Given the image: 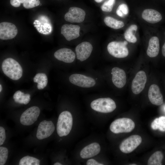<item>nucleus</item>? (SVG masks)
Wrapping results in <instances>:
<instances>
[{
  "label": "nucleus",
  "mask_w": 165,
  "mask_h": 165,
  "mask_svg": "<svg viewBox=\"0 0 165 165\" xmlns=\"http://www.w3.org/2000/svg\"><path fill=\"white\" fill-rule=\"evenodd\" d=\"M2 68L4 73L12 80H18L22 76L21 67L18 62L12 58L4 60L2 64Z\"/></svg>",
  "instance_id": "1"
},
{
  "label": "nucleus",
  "mask_w": 165,
  "mask_h": 165,
  "mask_svg": "<svg viewBox=\"0 0 165 165\" xmlns=\"http://www.w3.org/2000/svg\"><path fill=\"white\" fill-rule=\"evenodd\" d=\"M73 119L71 113L65 111L59 115L57 123V132L60 137L66 136L70 132L72 126Z\"/></svg>",
  "instance_id": "2"
},
{
  "label": "nucleus",
  "mask_w": 165,
  "mask_h": 165,
  "mask_svg": "<svg viewBox=\"0 0 165 165\" xmlns=\"http://www.w3.org/2000/svg\"><path fill=\"white\" fill-rule=\"evenodd\" d=\"M135 123L131 119L123 118L116 119L111 124L110 129L115 134L129 133L134 128Z\"/></svg>",
  "instance_id": "3"
},
{
  "label": "nucleus",
  "mask_w": 165,
  "mask_h": 165,
  "mask_svg": "<svg viewBox=\"0 0 165 165\" xmlns=\"http://www.w3.org/2000/svg\"><path fill=\"white\" fill-rule=\"evenodd\" d=\"M90 106L94 110L103 113L111 112L116 108L115 102L109 97L101 98L95 100L91 102Z\"/></svg>",
  "instance_id": "4"
},
{
  "label": "nucleus",
  "mask_w": 165,
  "mask_h": 165,
  "mask_svg": "<svg viewBox=\"0 0 165 165\" xmlns=\"http://www.w3.org/2000/svg\"><path fill=\"white\" fill-rule=\"evenodd\" d=\"M127 44L126 41L111 42L108 45V51L111 55L115 57H125L129 54L128 50L126 46Z\"/></svg>",
  "instance_id": "5"
},
{
  "label": "nucleus",
  "mask_w": 165,
  "mask_h": 165,
  "mask_svg": "<svg viewBox=\"0 0 165 165\" xmlns=\"http://www.w3.org/2000/svg\"><path fill=\"white\" fill-rule=\"evenodd\" d=\"M40 113V109L38 107H31L21 114L20 118V123L25 126L32 125L37 120Z\"/></svg>",
  "instance_id": "6"
},
{
  "label": "nucleus",
  "mask_w": 165,
  "mask_h": 165,
  "mask_svg": "<svg viewBox=\"0 0 165 165\" xmlns=\"http://www.w3.org/2000/svg\"><path fill=\"white\" fill-rule=\"evenodd\" d=\"M70 82L76 86L83 88H90L96 84L95 80L93 78L78 74L71 75L69 77Z\"/></svg>",
  "instance_id": "7"
},
{
  "label": "nucleus",
  "mask_w": 165,
  "mask_h": 165,
  "mask_svg": "<svg viewBox=\"0 0 165 165\" xmlns=\"http://www.w3.org/2000/svg\"><path fill=\"white\" fill-rule=\"evenodd\" d=\"M141 141L140 136L137 135H132L122 141L119 146L120 149L123 153H130L140 145Z\"/></svg>",
  "instance_id": "8"
},
{
  "label": "nucleus",
  "mask_w": 165,
  "mask_h": 165,
  "mask_svg": "<svg viewBox=\"0 0 165 165\" xmlns=\"http://www.w3.org/2000/svg\"><path fill=\"white\" fill-rule=\"evenodd\" d=\"M18 30L13 24L4 22L0 24V38L8 40L14 38L17 35Z\"/></svg>",
  "instance_id": "9"
},
{
  "label": "nucleus",
  "mask_w": 165,
  "mask_h": 165,
  "mask_svg": "<svg viewBox=\"0 0 165 165\" xmlns=\"http://www.w3.org/2000/svg\"><path fill=\"white\" fill-rule=\"evenodd\" d=\"M85 11L82 9L75 7L69 8L68 11L64 15V19L71 23H80L85 19Z\"/></svg>",
  "instance_id": "10"
},
{
  "label": "nucleus",
  "mask_w": 165,
  "mask_h": 165,
  "mask_svg": "<svg viewBox=\"0 0 165 165\" xmlns=\"http://www.w3.org/2000/svg\"><path fill=\"white\" fill-rule=\"evenodd\" d=\"M55 129L54 125L51 121L44 120L41 122L38 127L36 136L39 140H42L50 136Z\"/></svg>",
  "instance_id": "11"
},
{
  "label": "nucleus",
  "mask_w": 165,
  "mask_h": 165,
  "mask_svg": "<svg viewBox=\"0 0 165 165\" xmlns=\"http://www.w3.org/2000/svg\"><path fill=\"white\" fill-rule=\"evenodd\" d=\"M147 81L145 73L143 71L138 72L133 79L131 84V89L135 94H140L144 89Z\"/></svg>",
  "instance_id": "12"
},
{
  "label": "nucleus",
  "mask_w": 165,
  "mask_h": 165,
  "mask_svg": "<svg viewBox=\"0 0 165 165\" xmlns=\"http://www.w3.org/2000/svg\"><path fill=\"white\" fill-rule=\"evenodd\" d=\"M93 48L92 45L88 42H84L79 44L75 49L77 58L81 61L86 60L90 55Z\"/></svg>",
  "instance_id": "13"
},
{
  "label": "nucleus",
  "mask_w": 165,
  "mask_h": 165,
  "mask_svg": "<svg viewBox=\"0 0 165 165\" xmlns=\"http://www.w3.org/2000/svg\"><path fill=\"white\" fill-rule=\"evenodd\" d=\"M80 27L72 24H65L62 26L61 33L68 41L75 39L80 36Z\"/></svg>",
  "instance_id": "14"
},
{
  "label": "nucleus",
  "mask_w": 165,
  "mask_h": 165,
  "mask_svg": "<svg viewBox=\"0 0 165 165\" xmlns=\"http://www.w3.org/2000/svg\"><path fill=\"white\" fill-rule=\"evenodd\" d=\"M112 81L113 84L117 88L123 87L126 82V73L123 69L117 67L112 70Z\"/></svg>",
  "instance_id": "15"
},
{
  "label": "nucleus",
  "mask_w": 165,
  "mask_h": 165,
  "mask_svg": "<svg viewBox=\"0 0 165 165\" xmlns=\"http://www.w3.org/2000/svg\"><path fill=\"white\" fill-rule=\"evenodd\" d=\"M54 56L58 60L66 63L73 62L75 58L74 52L71 49L65 48L56 51L54 53Z\"/></svg>",
  "instance_id": "16"
},
{
  "label": "nucleus",
  "mask_w": 165,
  "mask_h": 165,
  "mask_svg": "<svg viewBox=\"0 0 165 165\" xmlns=\"http://www.w3.org/2000/svg\"><path fill=\"white\" fill-rule=\"evenodd\" d=\"M148 97L153 105H160L163 103V96L157 85L153 84L150 86L148 91Z\"/></svg>",
  "instance_id": "17"
},
{
  "label": "nucleus",
  "mask_w": 165,
  "mask_h": 165,
  "mask_svg": "<svg viewBox=\"0 0 165 165\" xmlns=\"http://www.w3.org/2000/svg\"><path fill=\"white\" fill-rule=\"evenodd\" d=\"M100 150L99 144L97 142H94L82 149L80 152V156L82 159L89 158L97 155Z\"/></svg>",
  "instance_id": "18"
},
{
  "label": "nucleus",
  "mask_w": 165,
  "mask_h": 165,
  "mask_svg": "<svg viewBox=\"0 0 165 165\" xmlns=\"http://www.w3.org/2000/svg\"><path fill=\"white\" fill-rule=\"evenodd\" d=\"M141 16L144 20L152 24L158 22L162 19V15L158 11L151 9L144 10L142 13Z\"/></svg>",
  "instance_id": "19"
},
{
  "label": "nucleus",
  "mask_w": 165,
  "mask_h": 165,
  "mask_svg": "<svg viewBox=\"0 0 165 165\" xmlns=\"http://www.w3.org/2000/svg\"><path fill=\"white\" fill-rule=\"evenodd\" d=\"M160 50V43L158 38L153 36L149 39L148 45L147 50V55L151 57L157 56Z\"/></svg>",
  "instance_id": "20"
},
{
  "label": "nucleus",
  "mask_w": 165,
  "mask_h": 165,
  "mask_svg": "<svg viewBox=\"0 0 165 165\" xmlns=\"http://www.w3.org/2000/svg\"><path fill=\"white\" fill-rule=\"evenodd\" d=\"M104 22L107 26L115 29L121 28L124 26V23L123 21L109 16L105 18Z\"/></svg>",
  "instance_id": "21"
},
{
  "label": "nucleus",
  "mask_w": 165,
  "mask_h": 165,
  "mask_svg": "<svg viewBox=\"0 0 165 165\" xmlns=\"http://www.w3.org/2000/svg\"><path fill=\"white\" fill-rule=\"evenodd\" d=\"M34 82L38 83L37 87L39 90L43 89L47 85L48 79L46 75L43 73L36 74L33 78Z\"/></svg>",
  "instance_id": "22"
},
{
  "label": "nucleus",
  "mask_w": 165,
  "mask_h": 165,
  "mask_svg": "<svg viewBox=\"0 0 165 165\" xmlns=\"http://www.w3.org/2000/svg\"><path fill=\"white\" fill-rule=\"evenodd\" d=\"M138 29L137 26L135 24L131 25L125 31L124 37L128 42L134 43L137 41V38L134 34V32L136 31Z\"/></svg>",
  "instance_id": "23"
},
{
  "label": "nucleus",
  "mask_w": 165,
  "mask_h": 165,
  "mask_svg": "<svg viewBox=\"0 0 165 165\" xmlns=\"http://www.w3.org/2000/svg\"><path fill=\"white\" fill-rule=\"evenodd\" d=\"M163 158V155L162 152L157 151L154 153L149 158L148 165H161Z\"/></svg>",
  "instance_id": "24"
},
{
  "label": "nucleus",
  "mask_w": 165,
  "mask_h": 165,
  "mask_svg": "<svg viewBox=\"0 0 165 165\" xmlns=\"http://www.w3.org/2000/svg\"><path fill=\"white\" fill-rule=\"evenodd\" d=\"M154 130L158 129L161 131H165V116H162L155 119L151 124Z\"/></svg>",
  "instance_id": "25"
},
{
  "label": "nucleus",
  "mask_w": 165,
  "mask_h": 165,
  "mask_svg": "<svg viewBox=\"0 0 165 165\" xmlns=\"http://www.w3.org/2000/svg\"><path fill=\"white\" fill-rule=\"evenodd\" d=\"M40 160L33 157L28 156H25L20 160L19 165H39Z\"/></svg>",
  "instance_id": "26"
},
{
  "label": "nucleus",
  "mask_w": 165,
  "mask_h": 165,
  "mask_svg": "<svg viewBox=\"0 0 165 165\" xmlns=\"http://www.w3.org/2000/svg\"><path fill=\"white\" fill-rule=\"evenodd\" d=\"M129 9L127 6L125 4L120 5L118 7L116 11L117 14L119 16L123 17L128 13Z\"/></svg>",
  "instance_id": "27"
},
{
  "label": "nucleus",
  "mask_w": 165,
  "mask_h": 165,
  "mask_svg": "<svg viewBox=\"0 0 165 165\" xmlns=\"http://www.w3.org/2000/svg\"><path fill=\"white\" fill-rule=\"evenodd\" d=\"M8 155V149L4 147H0V165H4L6 162Z\"/></svg>",
  "instance_id": "28"
},
{
  "label": "nucleus",
  "mask_w": 165,
  "mask_h": 165,
  "mask_svg": "<svg viewBox=\"0 0 165 165\" xmlns=\"http://www.w3.org/2000/svg\"><path fill=\"white\" fill-rule=\"evenodd\" d=\"M115 2V0H108L105 1L101 6L102 10L106 12L111 11Z\"/></svg>",
  "instance_id": "29"
},
{
  "label": "nucleus",
  "mask_w": 165,
  "mask_h": 165,
  "mask_svg": "<svg viewBox=\"0 0 165 165\" xmlns=\"http://www.w3.org/2000/svg\"><path fill=\"white\" fill-rule=\"evenodd\" d=\"M40 4L39 0H26L23 3V6L25 8L28 9L37 6Z\"/></svg>",
  "instance_id": "30"
},
{
  "label": "nucleus",
  "mask_w": 165,
  "mask_h": 165,
  "mask_svg": "<svg viewBox=\"0 0 165 165\" xmlns=\"http://www.w3.org/2000/svg\"><path fill=\"white\" fill-rule=\"evenodd\" d=\"M6 139L5 130L2 127H0V145H2Z\"/></svg>",
  "instance_id": "31"
},
{
  "label": "nucleus",
  "mask_w": 165,
  "mask_h": 165,
  "mask_svg": "<svg viewBox=\"0 0 165 165\" xmlns=\"http://www.w3.org/2000/svg\"><path fill=\"white\" fill-rule=\"evenodd\" d=\"M26 0H10V3L13 6L15 7H19L21 3H23Z\"/></svg>",
  "instance_id": "32"
},
{
  "label": "nucleus",
  "mask_w": 165,
  "mask_h": 165,
  "mask_svg": "<svg viewBox=\"0 0 165 165\" xmlns=\"http://www.w3.org/2000/svg\"><path fill=\"white\" fill-rule=\"evenodd\" d=\"M22 93L20 91L18 90L14 94L13 98L16 103H17L18 101L20 99Z\"/></svg>",
  "instance_id": "33"
},
{
  "label": "nucleus",
  "mask_w": 165,
  "mask_h": 165,
  "mask_svg": "<svg viewBox=\"0 0 165 165\" xmlns=\"http://www.w3.org/2000/svg\"><path fill=\"white\" fill-rule=\"evenodd\" d=\"M87 165H103V164L100 163L93 159L88 160L86 162Z\"/></svg>",
  "instance_id": "34"
},
{
  "label": "nucleus",
  "mask_w": 165,
  "mask_h": 165,
  "mask_svg": "<svg viewBox=\"0 0 165 165\" xmlns=\"http://www.w3.org/2000/svg\"><path fill=\"white\" fill-rule=\"evenodd\" d=\"M162 53L163 56L165 57V42L162 47Z\"/></svg>",
  "instance_id": "35"
},
{
  "label": "nucleus",
  "mask_w": 165,
  "mask_h": 165,
  "mask_svg": "<svg viewBox=\"0 0 165 165\" xmlns=\"http://www.w3.org/2000/svg\"><path fill=\"white\" fill-rule=\"evenodd\" d=\"M53 165H61L62 164H61V163H59L57 162L54 163Z\"/></svg>",
  "instance_id": "36"
},
{
  "label": "nucleus",
  "mask_w": 165,
  "mask_h": 165,
  "mask_svg": "<svg viewBox=\"0 0 165 165\" xmlns=\"http://www.w3.org/2000/svg\"><path fill=\"white\" fill-rule=\"evenodd\" d=\"M95 1L98 3L101 2L103 1V0H94Z\"/></svg>",
  "instance_id": "37"
},
{
  "label": "nucleus",
  "mask_w": 165,
  "mask_h": 165,
  "mask_svg": "<svg viewBox=\"0 0 165 165\" xmlns=\"http://www.w3.org/2000/svg\"><path fill=\"white\" fill-rule=\"evenodd\" d=\"M2 90V87L1 84L0 85V92H1Z\"/></svg>",
  "instance_id": "38"
},
{
  "label": "nucleus",
  "mask_w": 165,
  "mask_h": 165,
  "mask_svg": "<svg viewBox=\"0 0 165 165\" xmlns=\"http://www.w3.org/2000/svg\"></svg>",
  "instance_id": "39"
}]
</instances>
